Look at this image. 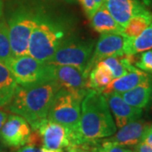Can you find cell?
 I'll return each mask as SVG.
<instances>
[{"mask_svg": "<svg viewBox=\"0 0 152 152\" xmlns=\"http://www.w3.org/2000/svg\"><path fill=\"white\" fill-rule=\"evenodd\" d=\"M104 5L122 27L132 17L148 10L140 0H105Z\"/></svg>", "mask_w": 152, "mask_h": 152, "instance_id": "cell-13", "label": "cell"}, {"mask_svg": "<svg viewBox=\"0 0 152 152\" xmlns=\"http://www.w3.org/2000/svg\"><path fill=\"white\" fill-rule=\"evenodd\" d=\"M0 152H7L5 150V146L3 145V143L0 141Z\"/></svg>", "mask_w": 152, "mask_h": 152, "instance_id": "cell-34", "label": "cell"}, {"mask_svg": "<svg viewBox=\"0 0 152 152\" xmlns=\"http://www.w3.org/2000/svg\"><path fill=\"white\" fill-rule=\"evenodd\" d=\"M17 86L18 84L9 66L0 61V108L10 104Z\"/></svg>", "mask_w": 152, "mask_h": 152, "instance_id": "cell-17", "label": "cell"}, {"mask_svg": "<svg viewBox=\"0 0 152 152\" xmlns=\"http://www.w3.org/2000/svg\"><path fill=\"white\" fill-rule=\"evenodd\" d=\"M50 75L61 88L74 92L86 94L90 90L87 86L88 79L77 68L69 65L50 64Z\"/></svg>", "mask_w": 152, "mask_h": 152, "instance_id": "cell-11", "label": "cell"}, {"mask_svg": "<svg viewBox=\"0 0 152 152\" xmlns=\"http://www.w3.org/2000/svg\"><path fill=\"white\" fill-rule=\"evenodd\" d=\"M152 22V13L149 10L132 17L126 26L124 27L123 35L129 38H134L141 34Z\"/></svg>", "mask_w": 152, "mask_h": 152, "instance_id": "cell-21", "label": "cell"}, {"mask_svg": "<svg viewBox=\"0 0 152 152\" xmlns=\"http://www.w3.org/2000/svg\"><path fill=\"white\" fill-rule=\"evenodd\" d=\"M37 12L29 9H19L9 20V36L14 57L28 54L31 35L37 23Z\"/></svg>", "mask_w": 152, "mask_h": 152, "instance_id": "cell-6", "label": "cell"}, {"mask_svg": "<svg viewBox=\"0 0 152 152\" xmlns=\"http://www.w3.org/2000/svg\"><path fill=\"white\" fill-rule=\"evenodd\" d=\"M31 133V125L24 118L10 114L0 129V141L5 147L19 149L30 142Z\"/></svg>", "mask_w": 152, "mask_h": 152, "instance_id": "cell-8", "label": "cell"}, {"mask_svg": "<svg viewBox=\"0 0 152 152\" xmlns=\"http://www.w3.org/2000/svg\"><path fill=\"white\" fill-rule=\"evenodd\" d=\"M69 36L70 30L65 22L37 12V23L30 38L28 55L47 64Z\"/></svg>", "mask_w": 152, "mask_h": 152, "instance_id": "cell-3", "label": "cell"}, {"mask_svg": "<svg viewBox=\"0 0 152 152\" xmlns=\"http://www.w3.org/2000/svg\"><path fill=\"white\" fill-rule=\"evenodd\" d=\"M135 152H152V148L148 146L146 144L140 142L134 146Z\"/></svg>", "mask_w": 152, "mask_h": 152, "instance_id": "cell-29", "label": "cell"}, {"mask_svg": "<svg viewBox=\"0 0 152 152\" xmlns=\"http://www.w3.org/2000/svg\"><path fill=\"white\" fill-rule=\"evenodd\" d=\"M140 1L146 7H151L152 6V0H140Z\"/></svg>", "mask_w": 152, "mask_h": 152, "instance_id": "cell-33", "label": "cell"}, {"mask_svg": "<svg viewBox=\"0 0 152 152\" xmlns=\"http://www.w3.org/2000/svg\"><path fill=\"white\" fill-rule=\"evenodd\" d=\"M94 48L95 42L93 40H85L70 35L60 45L47 64L75 67L88 79V66Z\"/></svg>", "mask_w": 152, "mask_h": 152, "instance_id": "cell-5", "label": "cell"}, {"mask_svg": "<svg viewBox=\"0 0 152 152\" xmlns=\"http://www.w3.org/2000/svg\"><path fill=\"white\" fill-rule=\"evenodd\" d=\"M91 20V26L93 30L100 34L104 33H121L123 34L124 27H122L111 15L105 5H102L93 15Z\"/></svg>", "mask_w": 152, "mask_h": 152, "instance_id": "cell-16", "label": "cell"}, {"mask_svg": "<svg viewBox=\"0 0 152 152\" xmlns=\"http://www.w3.org/2000/svg\"><path fill=\"white\" fill-rule=\"evenodd\" d=\"M150 84H151V97H150V102L147 108L152 113V75H150Z\"/></svg>", "mask_w": 152, "mask_h": 152, "instance_id": "cell-31", "label": "cell"}, {"mask_svg": "<svg viewBox=\"0 0 152 152\" xmlns=\"http://www.w3.org/2000/svg\"><path fill=\"white\" fill-rule=\"evenodd\" d=\"M85 96L61 88L49 108V120L66 127L71 133V145H81L80 133V104Z\"/></svg>", "mask_w": 152, "mask_h": 152, "instance_id": "cell-4", "label": "cell"}, {"mask_svg": "<svg viewBox=\"0 0 152 152\" xmlns=\"http://www.w3.org/2000/svg\"><path fill=\"white\" fill-rule=\"evenodd\" d=\"M113 80V76L108 68L99 62L91 70L88 75L87 86L90 90L102 92L104 89Z\"/></svg>", "mask_w": 152, "mask_h": 152, "instance_id": "cell-19", "label": "cell"}, {"mask_svg": "<svg viewBox=\"0 0 152 152\" xmlns=\"http://www.w3.org/2000/svg\"><path fill=\"white\" fill-rule=\"evenodd\" d=\"M3 15V2L2 0H0V19Z\"/></svg>", "mask_w": 152, "mask_h": 152, "instance_id": "cell-35", "label": "cell"}, {"mask_svg": "<svg viewBox=\"0 0 152 152\" xmlns=\"http://www.w3.org/2000/svg\"><path fill=\"white\" fill-rule=\"evenodd\" d=\"M141 142L146 144L148 146L152 148V124H150L144 133Z\"/></svg>", "mask_w": 152, "mask_h": 152, "instance_id": "cell-28", "label": "cell"}, {"mask_svg": "<svg viewBox=\"0 0 152 152\" xmlns=\"http://www.w3.org/2000/svg\"><path fill=\"white\" fill-rule=\"evenodd\" d=\"M128 37L121 33H104L95 44L91 58L89 62L88 73L100 61L112 56H122L124 53V47Z\"/></svg>", "mask_w": 152, "mask_h": 152, "instance_id": "cell-10", "label": "cell"}, {"mask_svg": "<svg viewBox=\"0 0 152 152\" xmlns=\"http://www.w3.org/2000/svg\"><path fill=\"white\" fill-rule=\"evenodd\" d=\"M134 152H135V151H134Z\"/></svg>", "mask_w": 152, "mask_h": 152, "instance_id": "cell-36", "label": "cell"}, {"mask_svg": "<svg viewBox=\"0 0 152 152\" xmlns=\"http://www.w3.org/2000/svg\"><path fill=\"white\" fill-rule=\"evenodd\" d=\"M134 66L149 75H152V50H147L142 52L141 54L137 55Z\"/></svg>", "mask_w": 152, "mask_h": 152, "instance_id": "cell-24", "label": "cell"}, {"mask_svg": "<svg viewBox=\"0 0 152 152\" xmlns=\"http://www.w3.org/2000/svg\"><path fill=\"white\" fill-rule=\"evenodd\" d=\"M149 124V122L141 118L132 121L119 128V130L116 131L113 135L108 137V139L122 146L134 147L141 142L144 133Z\"/></svg>", "mask_w": 152, "mask_h": 152, "instance_id": "cell-14", "label": "cell"}, {"mask_svg": "<svg viewBox=\"0 0 152 152\" xmlns=\"http://www.w3.org/2000/svg\"><path fill=\"white\" fill-rule=\"evenodd\" d=\"M31 129L37 132L42 147L51 150H63L71 145V133L58 123L45 118L35 125Z\"/></svg>", "mask_w": 152, "mask_h": 152, "instance_id": "cell-9", "label": "cell"}, {"mask_svg": "<svg viewBox=\"0 0 152 152\" xmlns=\"http://www.w3.org/2000/svg\"><path fill=\"white\" fill-rule=\"evenodd\" d=\"M129 105L137 108H147L151 97V84L149 79L128 91L120 94Z\"/></svg>", "mask_w": 152, "mask_h": 152, "instance_id": "cell-18", "label": "cell"}, {"mask_svg": "<svg viewBox=\"0 0 152 152\" xmlns=\"http://www.w3.org/2000/svg\"><path fill=\"white\" fill-rule=\"evenodd\" d=\"M60 89L61 86L53 80L28 86L18 85L15 95L8 105V110L24 118L33 128L48 118L51 104Z\"/></svg>", "mask_w": 152, "mask_h": 152, "instance_id": "cell-1", "label": "cell"}, {"mask_svg": "<svg viewBox=\"0 0 152 152\" xmlns=\"http://www.w3.org/2000/svg\"><path fill=\"white\" fill-rule=\"evenodd\" d=\"M149 77H150L149 74L136 68L134 70L130 71L124 75L117 79H113L102 93L103 94L113 92L118 93V94L124 93L139 86L143 81L148 80Z\"/></svg>", "mask_w": 152, "mask_h": 152, "instance_id": "cell-15", "label": "cell"}, {"mask_svg": "<svg viewBox=\"0 0 152 152\" xmlns=\"http://www.w3.org/2000/svg\"><path fill=\"white\" fill-rule=\"evenodd\" d=\"M107 98L111 113L115 119V124L119 129L132 121L141 118L143 109L134 107L127 103L118 93L104 94Z\"/></svg>", "mask_w": 152, "mask_h": 152, "instance_id": "cell-12", "label": "cell"}, {"mask_svg": "<svg viewBox=\"0 0 152 152\" xmlns=\"http://www.w3.org/2000/svg\"><path fill=\"white\" fill-rule=\"evenodd\" d=\"M87 18L90 20L98 9L103 5L105 0H78Z\"/></svg>", "mask_w": 152, "mask_h": 152, "instance_id": "cell-25", "label": "cell"}, {"mask_svg": "<svg viewBox=\"0 0 152 152\" xmlns=\"http://www.w3.org/2000/svg\"><path fill=\"white\" fill-rule=\"evenodd\" d=\"M16 152H42V148L38 146V143L29 142L26 145L19 148Z\"/></svg>", "mask_w": 152, "mask_h": 152, "instance_id": "cell-27", "label": "cell"}, {"mask_svg": "<svg viewBox=\"0 0 152 152\" xmlns=\"http://www.w3.org/2000/svg\"><path fill=\"white\" fill-rule=\"evenodd\" d=\"M42 152H64L63 150H51V149H46L44 147H42Z\"/></svg>", "mask_w": 152, "mask_h": 152, "instance_id": "cell-32", "label": "cell"}, {"mask_svg": "<svg viewBox=\"0 0 152 152\" xmlns=\"http://www.w3.org/2000/svg\"><path fill=\"white\" fill-rule=\"evenodd\" d=\"M116 131L117 126L105 95L95 90H89L80 104L81 145H91L98 140L113 135Z\"/></svg>", "mask_w": 152, "mask_h": 152, "instance_id": "cell-2", "label": "cell"}, {"mask_svg": "<svg viewBox=\"0 0 152 152\" xmlns=\"http://www.w3.org/2000/svg\"><path fill=\"white\" fill-rule=\"evenodd\" d=\"M67 152H96L92 145L83 144V145H70L67 148Z\"/></svg>", "mask_w": 152, "mask_h": 152, "instance_id": "cell-26", "label": "cell"}, {"mask_svg": "<svg viewBox=\"0 0 152 152\" xmlns=\"http://www.w3.org/2000/svg\"><path fill=\"white\" fill-rule=\"evenodd\" d=\"M91 145L96 152H134L130 149L110 140L108 138L98 140Z\"/></svg>", "mask_w": 152, "mask_h": 152, "instance_id": "cell-23", "label": "cell"}, {"mask_svg": "<svg viewBox=\"0 0 152 152\" xmlns=\"http://www.w3.org/2000/svg\"><path fill=\"white\" fill-rule=\"evenodd\" d=\"M152 49V22L138 37L129 38L124 47L125 54L135 55Z\"/></svg>", "mask_w": 152, "mask_h": 152, "instance_id": "cell-20", "label": "cell"}, {"mask_svg": "<svg viewBox=\"0 0 152 152\" xmlns=\"http://www.w3.org/2000/svg\"><path fill=\"white\" fill-rule=\"evenodd\" d=\"M18 85L28 86L37 82L52 80L50 64L42 63L30 55L14 57L7 64Z\"/></svg>", "mask_w": 152, "mask_h": 152, "instance_id": "cell-7", "label": "cell"}, {"mask_svg": "<svg viewBox=\"0 0 152 152\" xmlns=\"http://www.w3.org/2000/svg\"><path fill=\"white\" fill-rule=\"evenodd\" d=\"M8 116H9V114L7 113L0 110V129L2 128V126H3L4 124L5 123V121L6 119H7V118H8Z\"/></svg>", "mask_w": 152, "mask_h": 152, "instance_id": "cell-30", "label": "cell"}, {"mask_svg": "<svg viewBox=\"0 0 152 152\" xmlns=\"http://www.w3.org/2000/svg\"><path fill=\"white\" fill-rule=\"evenodd\" d=\"M14 58L9 36V26L4 20L0 21V61L6 64Z\"/></svg>", "mask_w": 152, "mask_h": 152, "instance_id": "cell-22", "label": "cell"}]
</instances>
